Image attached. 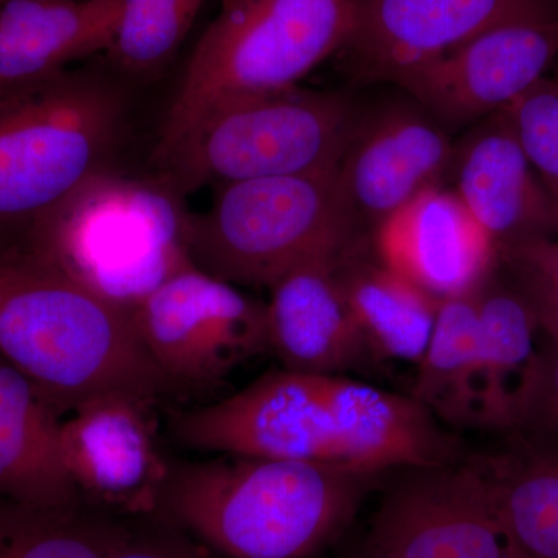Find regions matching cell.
<instances>
[{"label": "cell", "instance_id": "cell-13", "mask_svg": "<svg viewBox=\"0 0 558 558\" xmlns=\"http://www.w3.org/2000/svg\"><path fill=\"white\" fill-rule=\"evenodd\" d=\"M453 150L449 132L421 106H388L359 117L337 180L360 233L373 240L418 194L449 182Z\"/></svg>", "mask_w": 558, "mask_h": 558}, {"label": "cell", "instance_id": "cell-19", "mask_svg": "<svg viewBox=\"0 0 558 558\" xmlns=\"http://www.w3.org/2000/svg\"><path fill=\"white\" fill-rule=\"evenodd\" d=\"M60 416L0 355V498L43 508L83 502L62 459Z\"/></svg>", "mask_w": 558, "mask_h": 558}, {"label": "cell", "instance_id": "cell-2", "mask_svg": "<svg viewBox=\"0 0 558 558\" xmlns=\"http://www.w3.org/2000/svg\"><path fill=\"white\" fill-rule=\"evenodd\" d=\"M384 473L220 454L171 468L157 513L219 557L317 558Z\"/></svg>", "mask_w": 558, "mask_h": 558}, {"label": "cell", "instance_id": "cell-31", "mask_svg": "<svg viewBox=\"0 0 558 558\" xmlns=\"http://www.w3.org/2000/svg\"><path fill=\"white\" fill-rule=\"evenodd\" d=\"M349 558H391L388 554H385L384 550L377 549L376 546L371 545L368 539H366L365 546L355 553L354 556Z\"/></svg>", "mask_w": 558, "mask_h": 558}, {"label": "cell", "instance_id": "cell-18", "mask_svg": "<svg viewBox=\"0 0 558 558\" xmlns=\"http://www.w3.org/2000/svg\"><path fill=\"white\" fill-rule=\"evenodd\" d=\"M121 0H0V84L25 83L105 53Z\"/></svg>", "mask_w": 558, "mask_h": 558}, {"label": "cell", "instance_id": "cell-29", "mask_svg": "<svg viewBox=\"0 0 558 558\" xmlns=\"http://www.w3.org/2000/svg\"><path fill=\"white\" fill-rule=\"evenodd\" d=\"M499 263L513 274L535 279L558 296V241L556 238H532L499 250Z\"/></svg>", "mask_w": 558, "mask_h": 558}, {"label": "cell", "instance_id": "cell-23", "mask_svg": "<svg viewBox=\"0 0 558 558\" xmlns=\"http://www.w3.org/2000/svg\"><path fill=\"white\" fill-rule=\"evenodd\" d=\"M498 271V270H497ZM497 271L476 292L480 317L478 427L505 433L510 399L537 349L526 296Z\"/></svg>", "mask_w": 558, "mask_h": 558}, {"label": "cell", "instance_id": "cell-12", "mask_svg": "<svg viewBox=\"0 0 558 558\" xmlns=\"http://www.w3.org/2000/svg\"><path fill=\"white\" fill-rule=\"evenodd\" d=\"M557 58L558 17L512 22L418 65L396 84L446 130L470 128L519 100Z\"/></svg>", "mask_w": 558, "mask_h": 558}, {"label": "cell", "instance_id": "cell-7", "mask_svg": "<svg viewBox=\"0 0 558 558\" xmlns=\"http://www.w3.org/2000/svg\"><path fill=\"white\" fill-rule=\"evenodd\" d=\"M189 242L199 269L267 289L307 260L373 244L349 215L337 170L216 186L211 207L190 213Z\"/></svg>", "mask_w": 558, "mask_h": 558}, {"label": "cell", "instance_id": "cell-1", "mask_svg": "<svg viewBox=\"0 0 558 558\" xmlns=\"http://www.w3.org/2000/svg\"><path fill=\"white\" fill-rule=\"evenodd\" d=\"M191 449L387 473L449 464L461 446L411 396L351 376L270 371L230 398L180 414Z\"/></svg>", "mask_w": 558, "mask_h": 558}, {"label": "cell", "instance_id": "cell-20", "mask_svg": "<svg viewBox=\"0 0 558 558\" xmlns=\"http://www.w3.org/2000/svg\"><path fill=\"white\" fill-rule=\"evenodd\" d=\"M513 558H558V438L508 433L505 449L473 457Z\"/></svg>", "mask_w": 558, "mask_h": 558}, {"label": "cell", "instance_id": "cell-3", "mask_svg": "<svg viewBox=\"0 0 558 558\" xmlns=\"http://www.w3.org/2000/svg\"><path fill=\"white\" fill-rule=\"evenodd\" d=\"M0 355L60 413L109 395L150 405L168 385L130 312L21 245H0Z\"/></svg>", "mask_w": 558, "mask_h": 558}, {"label": "cell", "instance_id": "cell-21", "mask_svg": "<svg viewBox=\"0 0 558 558\" xmlns=\"http://www.w3.org/2000/svg\"><path fill=\"white\" fill-rule=\"evenodd\" d=\"M371 247L343 256L337 278L374 357L417 366L435 328L439 300L373 258Z\"/></svg>", "mask_w": 558, "mask_h": 558}, {"label": "cell", "instance_id": "cell-15", "mask_svg": "<svg viewBox=\"0 0 558 558\" xmlns=\"http://www.w3.org/2000/svg\"><path fill=\"white\" fill-rule=\"evenodd\" d=\"M371 242L385 266L439 301L476 292L501 264L497 244L446 186L418 194Z\"/></svg>", "mask_w": 558, "mask_h": 558}, {"label": "cell", "instance_id": "cell-17", "mask_svg": "<svg viewBox=\"0 0 558 558\" xmlns=\"http://www.w3.org/2000/svg\"><path fill=\"white\" fill-rule=\"evenodd\" d=\"M340 259L307 260L269 289L270 349L286 369L349 376L380 365L337 278Z\"/></svg>", "mask_w": 558, "mask_h": 558}, {"label": "cell", "instance_id": "cell-9", "mask_svg": "<svg viewBox=\"0 0 558 558\" xmlns=\"http://www.w3.org/2000/svg\"><path fill=\"white\" fill-rule=\"evenodd\" d=\"M132 317L168 385L219 384L270 349L267 303L197 266L165 281Z\"/></svg>", "mask_w": 558, "mask_h": 558}, {"label": "cell", "instance_id": "cell-8", "mask_svg": "<svg viewBox=\"0 0 558 558\" xmlns=\"http://www.w3.org/2000/svg\"><path fill=\"white\" fill-rule=\"evenodd\" d=\"M355 0H220L183 70L159 142L226 102L289 89L339 53Z\"/></svg>", "mask_w": 558, "mask_h": 558}, {"label": "cell", "instance_id": "cell-30", "mask_svg": "<svg viewBox=\"0 0 558 558\" xmlns=\"http://www.w3.org/2000/svg\"><path fill=\"white\" fill-rule=\"evenodd\" d=\"M515 277L517 288L526 296L538 332L543 339L558 348V296L535 279L519 274Z\"/></svg>", "mask_w": 558, "mask_h": 558}, {"label": "cell", "instance_id": "cell-26", "mask_svg": "<svg viewBox=\"0 0 558 558\" xmlns=\"http://www.w3.org/2000/svg\"><path fill=\"white\" fill-rule=\"evenodd\" d=\"M506 110L558 223V73L539 80Z\"/></svg>", "mask_w": 558, "mask_h": 558}, {"label": "cell", "instance_id": "cell-10", "mask_svg": "<svg viewBox=\"0 0 558 558\" xmlns=\"http://www.w3.org/2000/svg\"><path fill=\"white\" fill-rule=\"evenodd\" d=\"M368 542L391 558H513L472 458L399 469Z\"/></svg>", "mask_w": 558, "mask_h": 558}, {"label": "cell", "instance_id": "cell-11", "mask_svg": "<svg viewBox=\"0 0 558 558\" xmlns=\"http://www.w3.org/2000/svg\"><path fill=\"white\" fill-rule=\"evenodd\" d=\"M556 17V0H355L336 57L352 78L396 84L490 28Z\"/></svg>", "mask_w": 558, "mask_h": 558}, {"label": "cell", "instance_id": "cell-25", "mask_svg": "<svg viewBox=\"0 0 558 558\" xmlns=\"http://www.w3.org/2000/svg\"><path fill=\"white\" fill-rule=\"evenodd\" d=\"M204 0H121L106 60L131 78L160 73L178 54Z\"/></svg>", "mask_w": 558, "mask_h": 558}, {"label": "cell", "instance_id": "cell-14", "mask_svg": "<svg viewBox=\"0 0 558 558\" xmlns=\"http://www.w3.org/2000/svg\"><path fill=\"white\" fill-rule=\"evenodd\" d=\"M148 410L149 403L130 396H100L62 422V459L84 502L110 515L157 513L171 468Z\"/></svg>", "mask_w": 558, "mask_h": 558}, {"label": "cell", "instance_id": "cell-24", "mask_svg": "<svg viewBox=\"0 0 558 558\" xmlns=\"http://www.w3.org/2000/svg\"><path fill=\"white\" fill-rule=\"evenodd\" d=\"M116 524L84 501L43 508L0 498V558H108Z\"/></svg>", "mask_w": 558, "mask_h": 558}, {"label": "cell", "instance_id": "cell-27", "mask_svg": "<svg viewBox=\"0 0 558 558\" xmlns=\"http://www.w3.org/2000/svg\"><path fill=\"white\" fill-rule=\"evenodd\" d=\"M508 433L558 438V348L543 340L510 399Z\"/></svg>", "mask_w": 558, "mask_h": 558}, {"label": "cell", "instance_id": "cell-5", "mask_svg": "<svg viewBox=\"0 0 558 558\" xmlns=\"http://www.w3.org/2000/svg\"><path fill=\"white\" fill-rule=\"evenodd\" d=\"M183 197L160 179L101 172L44 216L21 247L134 312L191 258Z\"/></svg>", "mask_w": 558, "mask_h": 558}, {"label": "cell", "instance_id": "cell-32", "mask_svg": "<svg viewBox=\"0 0 558 558\" xmlns=\"http://www.w3.org/2000/svg\"><path fill=\"white\" fill-rule=\"evenodd\" d=\"M556 2L558 3V0H556Z\"/></svg>", "mask_w": 558, "mask_h": 558}, {"label": "cell", "instance_id": "cell-28", "mask_svg": "<svg viewBox=\"0 0 558 558\" xmlns=\"http://www.w3.org/2000/svg\"><path fill=\"white\" fill-rule=\"evenodd\" d=\"M108 558H219L180 529L161 524H126L117 520Z\"/></svg>", "mask_w": 558, "mask_h": 558}, {"label": "cell", "instance_id": "cell-22", "mask_svg": "<svg viewBox=\"0 0 558 558\" xmlns=\"http://www.w3.org/2000/svg\"><path fill=\"white\" fill-rule=\"evenodd\" d=\"M478 292V290H476ZM476 292L440 300L411 398L440 424L478 427L480 317Z\"/></svg>", "mask_w": 558, "mask_h": 558}, {"label": "cell", "instance_id": "cell-6", "mask_svg": "<svg viewBox=\"0 0 558 558\" xmlns=\"http://www.w3.org/2000/svg\"><path fill=\"white\" fill-rule=\"evenodd\" d=\"M357 119L339 95L300 86L240 98L159 142L157 179L185 197L205 186L332 172Z\"/></svg>", "mask_w": 558, "mask_h": 558}, {"label": "cell", "instance_id": "cell-16", "mask_svg": "<svg viewBox=\"0 0 558 558\" xmlns=\"http://www.w3.org/2000/svg\"><path fill=\"white\" fill-rule=\"evenodd\" d=\"M449 182L498 252L558 234L553 202L506 109L472 124L454 143Z\"/></svg>", "mask_w": 558, "mask_h": 558}, {"label": "cell", "instance_id": "cell-4", "mask_svg": "<svg viewBox=\"0 0 558 558\" xmlns=\"http://www.w3.org/2000/svg\"><path fill=\"white\" fill-rule=\"evenodd\" d=\"M126 106L92 70L0 84V245L33 227L95 175L110 170Z\"/></svg>", "mask_w": 558, "mask_h": 558}]
</instances>
